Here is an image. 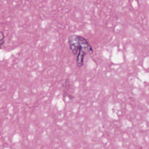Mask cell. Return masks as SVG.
Segmentation results:
<instances>
[{
	"label": "cell",
	"instance_id": "2",
	"mask_svg": "<svg viewBox=\"0 0 149 149\" xmlns=\"http://www.w3.org/2000/svg\"><path fill=\"white\" fill-rule=\"evenodd\" d=\"M86 53L84 51H79L77 54L76 58V64L78 67H81L84 63V59Z\"/></svg>",
	"mask_w": 149,
	"mask_h": 149
},
{
	"label": "cell",
	"instance_id": "1",
	"mask_svg": "<svg viewBox=\"0 0 149 149\" xmlns=\"http://www.w3.org/2000/svg\"><path fill=\"white\" fill-rule=\"evenodd\" d=\"M68 44L69 48L73 55H76L78 52L83 51L86 54H91L93 49L87 40L80 36L73 34L68 38Z\"/></svg>",
	"mask_w": 149,
	"mask_h": 149
},
{
	"label": "cell",
	"instance_id": "3",
	"mask_svg": "<svg viewBox=\"0 0 149 149\" xmlns=\"http://www.w3.org/2000/svg\"><path fill=\"white\" fill-rule=\"evenodd\" d=\"M4 43V36H3V34L2 35V37L0 39V49L1 48V47L2 46V45Z\"/></svg>",
	"mask_w": 149,
	"mask_h": 149
}]
</instances>
